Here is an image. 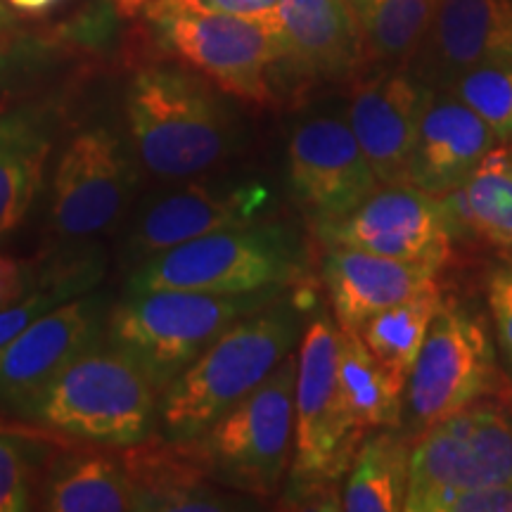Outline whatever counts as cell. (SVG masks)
I'll list each match as a JSON object with an SVG mask.
<instances>
[{
    "instance_id": "6da1fadb",
    "label": "cell",
    "mask_w": 512,
    "mask_h": 512,
    "mask_svg": "<svg viewBox=\"0 0 512 512\" xmlns=\"http://www.w3.org/2000/svg\"><path fill=\"white\" fill-rule=\"evenodd\" d=\"M283 294L235 320L169 382L159 399L166 439H200L297 349L304 335V306Z\"/></svg>"
},
{
    "instance_id": "7a4b0ae2",
    "label": "cell",
    "mask_w": 512,
    "mask_h": 512,
    "mask_svg": "<svg viewBox=\"0 0 512 512\" xmlns=\"http://www.w3.org/2000/svg\"><path fill=\"white\" fill-rule=\"evenodd\" d=\"M133 150L152 176L183 181L214 171L238 147V126L207 81L178 67H147L126 93Z\"/></svg>"
},
{
    "instance_id": "3957f363",
    "label": "cell",
    "mask_w": 512,
    "mask_h": 512,
    "mask_svg": "<svg viewBox=\"0 0 512 512\" xmlns=\"http://www.w3.org/2000/svg\"><path fill=\"white\" fill-rule=\"evenodd\" d=\"M162 392L136 358L98 342L17 415L76 439L126 448L152 434Z\"/></svg>"
},
{
    "instance_id": "277c9868",
    "label": "cell",
    "mask_w": 512,
    "mask_h": 512,
    "mask_svg": "<svg viewBox=\"0 0 512 512\" xmlns=\"http://www.w3.org/2000/svg\"><path fill=\"white\" fill-rule=\"evenodd\" d=\"M304 273V249L280 223H252L202 235L133 268L126 294L185 290L247 294L285 290Z\"/></svg>"
},
{
    "instance_id": "5b68a950",
    "label": "cell",
    "mask_w": 512,
    "mask_h": 512,
    "mask_svg": "<svg viewBox=\"0 0 512 512\" xmlns=\"http://www.w3.org/2000/svg\"><path fill=\"white\" fill-rule=\"evenodd\" d=\"M283 292L155 290L126 294L107 318V339L112 347L136 358L159 387L166 389L235 320L264 309Z\"/></svg>"
},
{
    "instance_id": "8992f818",
    "label": "cell",
    "mask_w": 512,
    "mask_h": 512,
    "mask_svg": "<svg viewBox=\"0 0 512 512\" xmlns=\"http://www.w3.org/2000/svg\"><path fill=\"white\" fill-rule=\"evenodd\" d=\"M337 335L339 328L328 316H316L299 344L290 479V494L299 503L325 498L339 503L335 486L363 439L337 382Z\"/></svg>"
},
{
    "instance_id": "52a82bcc",
    "label": "cell",
    "mask_w": 512,
    "mask_h": 512,
    "mask_svg": "<svg viewBox=\"0 0 512 512\" xmlns=\"http://www.w3.org/2000/svg\"><path fill=\"white\" fill-rule=\"evenodd\" d=\"M145 22L157 46L233 98L273 105L278 36L254 19L209 12L185 0H150Z\"/></svg>"
},
{
    "instance_id": "ba28073f",
    "label": "cell",
    "mask_w": 512,
    "mask_h": 512,
    "mask_svg": "<svg viewBox=\"0 0 512 512\" xmlns=\"http://www.w3.org/2000/svg\"><path fill=\"white\" fill-rule=\"evenodd\" d=\"M297 354L285 356L254 392L197 441L209 475L233 491L271 498L292 465Z\"/></svg>"
},
{
    "instance_id": "9c48e42d",
    "label": "cell",
    "mask_w": 512,
    "mask_h": 512,
    "mask_svg": "<svg viewBox=\"0 0 512 512\" xmlns=\"http://www.w3.org/2000/svg\"><path fill=\"white\" fill-rule=\"evenodd\" d=\"M503 392L494 339L477 311L441 304L403 392L401 432L418 437L458 408Z\"/></svg>"
},
{
    "instance_id": "30bf717a",
    "label": "cell",
    "mask_w": 512,
    "mask_h": 512,
    "mask_svg": "<svg viewBox=\"0 0 512 512\" xmlns=\"http://www.w3.org/2000/svg\"><path fill=\"white\" fill-rule=\"evenodd\" d=\"M136 188V166L110 128H88L69 140L57 162L48 228L64 245L110 233L124 219Z\"/></svg>"
},
{
    "instance_id": "8fae6325",
    "label": "cell",
    "mask_w": 512,
    "mask_h": 512,
    "mask_svg": "<svg viewBox=\"0 0 512 512\" xmlns=\"http://www.w3.org/2000/svg\"><path fill=\"white\" fill-rule=\"evenodd\" d=\"M489 484H512V411L494 396L467 403L415 437L408 498Z\"/></svg>"
},
{
    "instance_id": "7c38bea8",
    "label": "cell",
    "mask_w": 512,
    "mask_h": 512,
    "mask_svg": "<svg viewBox=\"0 0 512 512\" xmlns=\"http://www.w3.org/2000/svg\"><path fill=\"white\" fill-rule=\"evenodd\" d=\"M287 178L294 202L313 226L342 221L382 185L354 131L337 117H313L294 128Z\"/></svg>"
},
{
    "instance_id": "4fadbf2b",
    "label": "cell",
    "mask_w": 512,
    "mask_h": 512,
    "mask_svg": "<svg viewBox=\"0 0 512 512\" xmlns=\"http://www.w3.org/2000/svg\"><path fill=\"white\" fill-rule=\"evenodd\" d=\"M316 235L325 247H354L437 271L453 254L437 197L408 183L380 185L342 221L316 226Z\"/></svg>"
},
{
    "instance_id": "5bb4252c",
    "label": "cell",
    "mask_w": 512,
    "mask_h": 512,
    "mask_svg": "<svg viewBox=\"0 0 512 512\" xmlns=\"http://www.w3.org/2000/svg\"><path fill=\"white\" fill-rule=\"evenodd\" d=\"M271 204L261 183H190L164 192L140 211L128 230L124 259L136 268L166 249L216 230L259 223Z\"/></svg>"
},
{
    "instance_id": "9a60e30c",
    "label": "cell",
    "mask_w": 512,
    "mask_h": 512,
    "mask_svg": "<svg viewBox=\"0 0 512 512\" xmlns=\"http://www.w3.org/2000/svg\"><path fill=\"white\" fill-rule=\"evenodd\" d=\"M102 304L69 299L0 347V411L19 413L74 358L100 342Z\"/></svg>"
},
{
    "instance_id": "2e32d148",
    "label": "cell",
    "mask_w": 512,
    "mask_h": 512,
    "mask_svg": "<svg viewBox=\"0 0 512 512\" xmlns=\"http://www.w3.org/2000/svg\"><path fill=\"white\" fill-rule=\"evenodd\" d=\"M430 88L406 67H387L356 83L347 124L382 185L408 178L415 138Z\"/></svg>"
},
{
    "instance_id": "e0dca14e",
    "label": "cell",
    "mask_w": 512,
    "mask_h": 512,
    "mask_svg": "<svg viewBox=\"0 0 512 512\" xmlns=\"http://www.w3.org/2000/svg\"><path fill=\"white\" fill-rule=\"evenodd\" d=\"M411 62L437 91L467 69L512 62V0H441Z\"/></svg>"
},
{
    "instance_id": "ac0fdd59",
    "label": "cell",
    "mask_w": 512,
    "mask_h": 512,
    "mask_svg": "<svg viewBox=\"0 0 512 512\" xmlns=\"http://www.w3.org/2000/svg\"><path fill=\"white\" fill-rule=\"evenodd\" d=\"M273 31L278 67L304 79H347L366 62L361 19L349 0H280Z\"/></svg>"
},
{
    "instance_id": "d6986e66",
    "label": "cell",
    "mask_w": 512,
    "mask_h": 512,
    "mask_svg": "<svg viewBox=\"0 0 512 512\" xmlns=\"http://www.w3.org/2000/svg\"><path fill=\"white\" fill-rule=\"evenodd\" d=\"M496 143L494 131L458 95L430 88L406 183L427 195H444L463 185Z\"/></svg>"
},
{
    "instance_id": "ffe728a7",
    "label": "cell",
    "mask_w": 512,
    "mask_h": 512,
    "mask_svg": "<svg viewBox=\"0 0 512 512\" xmlns=\"http://www.w3.org/2000/svg\"><path fill=\"white\" fill-rule=\"evenodd\" d=\"M437 273L432 266L354 247H328L323 259V283L337 328L344 330H358L377 313L425 290L437 280Z\"/></svg>"
},
{
    "instance_id": "44dd1931",
    "label": "cell",
    "mask_w": 512,
    "mask_h": 512,
    "mask_svg": "<svg viewBox=\"0 0 512 512\" xmlns=\"http://www.w3.org/2000/svg\"><path fill=\"white\" fill-rule=\"evenodd\" d=\"M121 463L140 489L145 510H226L233 508L209 482L197 441H150L126 446Z\"/></svg>"
},
{
    "instance_id": "7402d4cb",
    "label": "cell",
    "mask_w": 512,
    "mask_h": 512,
    "mask_svg": "<svg viewBox=\"0 0 512 512\" xmlns=\"http://www.w3.org/2000/svg\"><path fill=\"white\" fill-rule=\"evenodd\" d=\"M55 124L36 107L0 114V240L27 219L53 152Z\"/></svg>"
},
{
    "instance_id": "603a6c76",
    "label": "cell",
    "mask_w": 512,
    "mask_h": 512,
    "mask_svg": "<svg viewBox=\"0 0 512 512\" xmlns=\"http://www.w3.org/2000/svg\"><path fill=\"white\" fill-rule=\"evenodd\" d=\"M41 510L126 512L145 510L140 489L119 456L72 453L55 460L41 486Z\"/></svg>"
},
{
    "instance_id": "cb8c5ba5",
    "label": "cell",
    "mask_w": 512,
    "mask_h": 512,
    "mask_svg": "<svg viewBox=\"0 0 512 512\" xmlns=\"http://www.w3.org/2000/svg\"><path fill=\"white\" fill-rule=\"evenodd\" d=\"M413 437L396 430H373L356 446L339 505L347 512H396L406 508Z\"/></svg>"
},
{
    "instance_id": "d4e9b609",
    "label": "cell",
    "mask_w": 512,
    "mask_h": 512,
    "mask_svg": "<svg viewBox=\"0 0 512 512\" xmlns=\"http://www.w3.org/2000/svg\"><path fill=\"white\" fill-rule=\"evenodd\" d=\"M337 382L358 432L401 427L406 387L377 363L358 330L339 328Z\"/></svg>"
},
{
    "instance_id": "484cf974",
    "label": "cell",
    "mask_w": 512,
    "mask_h": 512,
    "mask_svg": "<svg viewBox=\"0 0 512 512\" xmlns=\"http://www.w3.org/2000/svg\"><path fill=\"white\" fill-rule=\"evenodd\" d=\"M441 304H444V299H441V290L434 280L425 290L389 306L358 328V335L366 342L370 354L403 387H406L408 375L418 361L422 344H425V337Z\"/></svg>"
},
{
    "instance_id": "4316f807",
    "label": "cell",
    "mask_w": 512,
    "mask_h": 512,
    "mask_svg": "<svg viewBox=\"0 0 512 512\" xmlns=\"http://www.w3.org/2000/svg\"><path fill=\"white\" fill-rule=\"evenodd\" d=\"M441 0H370L361 15L366 60L406 67L427 36Z\"/></svg>"
},
{
    "instance_id": "83f0119b",
    "label": "cell",
    "mask_w": 512,
    "mask_h": 512,
    "mask_svg": "<svg viewBox=\"0 0 512 512\" xmlns=\"http://www.w3.org/2000/svg\"><path fill=\"white\" fill-rule=\"evenodd\" d=\"M479 240L512 254V150L494 145L463 183Z\"/></svg>"
},
{
    "instance_id": "f1b7e54d",
    "label": "cell",
    "mask_w": 512,
    "mask_h": 512,
    "mask_svg": "<svg viewBox=\"0 0 512 512\" xmlns=\"http://www.w3.org/2000/svg\"><path fill=\"white\" fill-rule=\"evenodd\" d=\"M98 278L100 268L93 256H69V259L55 261L48 271L41 273V280L27 297L8 309H0V347L17 337L43 313L69 302L76 294L91 290Z\"/></svg>"
},
{
    "instance_id": "f546056e",
    "label": "cell",
    "mask_w": 512,
    "mask_h": 512,
    "mask_svg": "<svg viewBox=\"0 0 512 512\" xmlns=\"http://www.w3.org/2000/svg\"><path fill=\"white\" fill-rule=\"evenodd\" d=\"M451 91L494 131L498 143H512V62L482 64L456 76Z\"/></svg>"
},
{
    "instance_id": "4dcf8cb0",
    "label": "cell",
    "mask_w": 512,
    "mask_h": 512,
    "mask_svg": "<svg viewBox=\"0 0 512 512\" xmlns=\"http://www.w3.org/2000/svg\"><path fill=\"white\" fill-rule=\"evenodd\" d=\"M34 444L0 434V512L34 508Z\"/></svg>"
},
{
    "instance_id": "1f68e13d",
    "label": "cell",
    "mask_w": 512,
    "mask_h": 512,
    "mask_svg": "<svg viewBox=\"0 0 512 512\" xmlns=\"http://www.w3.org/2000/svg\"><path fill=\"white\" fill-rule=\"evenodd\" d=\"M408 512H512V484L430 489L408 498Z\"/></svg>"
},
{
    "instance_id": "d6a6232c",
    "label": "cell",
    "mask_w": 512,
    "mask_h": 512,
    "mask_svg": "<svg viewBox=\"0 0 512 512\" xmlns=\"http://www.w3.org/2000/svg\"><path fill=\"white\" fill-rule=\"evenodd\" d=\"M486 302L494 318L496 342L501 351L505 373L512 380V261L496 266L486 275Z\"/></svg>"
},
{
    "instance_id": "836d02e7",
    "label": "cell",
    "mask_w": 512,
    "mask_h": 512,
    "mask_svg": "<svg viewBox=\"0 0 512 512\" xmlns=\"http://www.w3.org/2000/svg\"><path fill=\"white\" fill-rule=\"evenodd\" d=\"M437 204L441 211V219H444V226L448 230V238H451V245L453 242H465V245L482 242L477 235L475 221H472L465 185H458V188L448 190L444 195H437Z\"/></svg>"
},
{
    "instance_id": "e575fe53",
    "label": "cell",
    "mask_w": 512,
    "mask_h": 512,
    "mask_svg": "<svg viewBox=\"0 0 512 512\" xmlns=\"http://www.w3.org/2000/svg\"><path fill=\"white\" fill-rule=\"evenodd\" d=\"M41 280L31 261H19L0 254V309L17 304L34 290Z\"/></svg>"
},
{
    "instance_id": "d590c367",
    "label": "cell",
    "mask_w": 512,
    "mask_h": 512,
    "mask_svg": "<svg viewBox=\"0 0 512 512\" xmlns=\"http://www.w3.org/2000/svg\"><path fill=\"white\" fill-rule=\"evenodd\" d=\"M185 3L209 12H221V15L254 19V22L273 29L275 10H278L280 0H185Z\"/></svg>"
},
{
    "instance_id": "8d00e7d4",
    "label": "cell",
    "mask_w": 512,
    "mask_h": 512,
    "mask_svg": "<svg viewBox=\"0 0 512 512\" xmlns=\"http://www.w3.org/2000/svg\"><path fill=\"white\" fill-rule=\"evenodd\" d=\"M3 3L15 12H22V15L38 17V15H48V12H53L62 0H3Z\"/></svg>"
},
{
    "instance_id": "74e56055",
    "label": "cell",
    "mask_w": 512,
    "mask_h": 512,
    "mask_svg": "<svg viewBox=\"0 0 512 512\" xmlns=\"http://www.w3.org/2000/svg\"><path fill=\"white\" fill-rule=\"evenodd\" d=\"M147 3H150V0H112L114 8H117L124 17H133L138 15V12H143Z\"/></svg>"
},
{
    "instance_id": "f35d334b",
    "label": "cell",
    "mask_w": 512,
    "mask_h": 512,
    "mask_svg": "<svg viewBox=\"0 0 512 512\" xmlns=\"http://www.w3.org/2000/svg\"><path fill=\"white\" fill-rule=\"evenodd\" d=\"M5 22H8V19L0 17V55H3L5 48H8V31H5Z\"/></svg>"
},
{
    "instance_id": "ab89813d",
    "label": "cell",
    "mask_w": 512,
    "mask_h": 512,
    "mask_svg": "<svg viewBox=\"0 0 512 512\" xmlns=\"http://www.w3.org/2000/svg\"><path fill=\"white\" fill-rule=\"evenodd\" d=\"M368 3H370V0H349V5H351V8H354V10H356V15H358V19H361V15H363V12H366V8H368Z\"/></svg>"
},
{
    "instance_id": "60d3db41",
    "label": "cell",
    "mask_w": 512,
    "mask_h": 512,
    "mask_svg": "<svg viewBox=\"0 0 512 512\" xmlns=\"http://www.w3.org/2000/svg\"><path fill=\"white\" fill-rule=\"evenodd\" d=\"M0 17H5V19H10V12H8V5L3 3V0H0Z\"/></svg>"
},
{
    "instance_id": "b9f144b4",
    "label": "cell",
    "mask_w": 512,
    "mask_h": 512,
    "mask_svg": "<svg viewBox=\"0 0 512 512\" xmlns=\"http://www.w3.org/2000/svg\"><path fill=\"white\" fill-rule=\"evenodd\" d=\"M3 112H5V107H3V105H0V114H3Z\"/></svg>"
}]
</instances>
